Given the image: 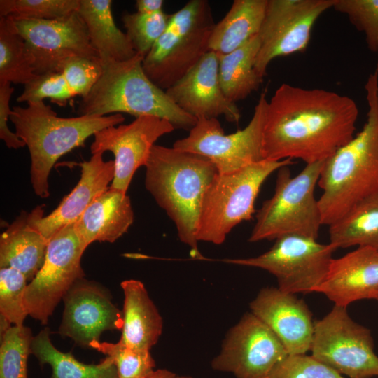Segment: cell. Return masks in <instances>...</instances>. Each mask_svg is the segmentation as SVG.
Listing matches in <instances>:
<instances>
[{
    "label": "cell",
    "instance_id": "29",
    "mask_svg": "<svg viewBox=\"0 0 378 378\" xmlns=\"http://www.w3.org/2000/svg\"><path fill=\"white\" fill-rule=\"evenodd\" d=\"M329 226V238L337 249L367 246L378 250V192L352 206Z\"/></svg>",
    "mask_w": 378,
    "mask_h": 378
},
{
    "label": "cell",
    "instance_id": "37",
    "mask_svg": "<svg viewBox=\"0 0 378 378\" xmlns=\"http://www.w3.org/2000/svg\"><path fill=\"white\" fill-rule=\"evenodd\" d=\"M74 96L76 94L64 74L58 71L38 75L24 85V90L17 101L29 103L50 99L57 104H65Z\"/></svg>",
    "mask_w": 378,
    "mask_h": 378
},
{
    "label": "cell",
    "instance_id": "31",
    "mask_svg": "<svg viewBox=\"0 0 378 378\" xmlns=\"http://www.w3.org/2000/svg\"><path fill=\"white\" fill-rule=\"evenodd\" d=\"M34 336L23 326H11L1 335L0 378H28L27 360Z\"/></svg>",
    "mask_w": 378,
    "mask_h": 378
},
{
    "label": "cell",
    "instance_id": "7",
    "mask_svg": "<svg viewBox=\"0 0 378 378\" xmlns=\"http://www.w3.org/2000/svg\"><path fill=\"white\" fill-rule=\"evenodd\" d=\"M215 26L206 0H190L172 14L169 25L143 60L149 79L166 91L209 50Z\"/></svg>",
    "mask_w": 378,
    "mask_h": 378
},
{
    "label": "cell",
    "instance_id": "5",
    "mask_svg": "<svg viewBox=\"0 0 378 378\" xmlns=\"http://www.w3.org/2000/svg\"><path fill=\"white\" fill-rule=\"evenodd\" d=\"M144 58L136 53L126 61H101V76L79 102L78 115H153L167 120L175 128L190 130L197 120L181 109L149 79L143 69Z\"/></svg>",
    "mask_w": 378,
    "mask_h": 378
},
{
    "label": "cell",
    "instance_id": "32",
    "mask_svg": "<svg viewBox=\"0 0 378 378\" xmlns=\"http://www.w3.org/2000/svg\"><path fill=\"white\" fill-rule=\"evenodd\" d=\"M172 14L163 10L153 14L125 13L122 20L134 50L145 56L167 29Z\"/></svg>",
    "mask_w": 378,
    "mask_h": 378
},
{
    "label": "cell",
    "instance_id": "25",
    "mask_svg": "<svg viewBox=\"0 0 378 378\" xmlns=\"http://www.w3.org/2000/svg\"><path fill=\"white\" fill-rule=\"evenodd\" d=\"M111 6V0H80L78 13L101 61H126L136 52L126 33L116 26Z\"/></svg>",
    "mask_w": 378,
    "mask_h": 378
},
{
    "label": "cell",
    "instance_id": "21",
    "mask_svg": "<svg viewBox=\"0 0 378 378\" xmlns=\"http://www.w3.org/2000/svg\"><path fill=\"white\" fill-rule=\"evenodd\" d=\"M103 154L96 153L80 163V178L76 186L56 209L36 219V225L47 240L62 227L75 223L94 199L109 188L114 178V161H104Z\"/></svg>",
    "mask_w": 378,
    "mask_h": 378
},
{
    "label": "cell",
    "instance_id": "19",
    "mask_svg": "<svg viewBox=\"0 0 378 378\" xmlns=\"http://www.w3.org/2000/svg\"><path fill=\"white\" fill-rule=\"evenodd\" d=\"M250 309L276 335L288 354L311 350L314 330L312 314L295 294L279 288H264L250 303Z\"/></svg>",
    "mask_w": 378,
    "mask_h": 378
},
{
    "label": "cell",
    "instance_id": "34",
    "mask_svg": "<svg viewBox=\"0 0 378 378\" xmlns=\"http://www.w3.org/2000/svg\"><path fill=\"white\" fill-rule=\"evenodd\" d=\"M80 0H1L0 16L53 20L78 11Z\"/></svg>",
    "mask_w": 378,
    "mask_h": 378
},
{
    "label": "cell",
    "instance_id": "38",
    "mask_svg": "<svg viewBox=\"0 0 378 378\" xmlns=\"http://www.w3.org/2000/svg\"><path fill=\"white\" fill-rule=\"evenodd\" d=\"M269 378H344L313 356L288 354L272 370Z\"/></svg>",
    "mask_w": 378,
    "mask_h": 378
},
{
    "label": "cell",
    "instance_id": "10",
    "mask_svg": "<svg viewBox=\"0 0 378 378\" xmlns=\"http://www.w3.org/2000/svg\"><path fill=\"white\" fill-rule=\"evenodd\" d=\"M312 356L349 378L378 376V356L370 330L356 323L346 307L335 305L314 321Z\"/></svg>",
    "mask_w": 378,
    "mask_h": 378
},
{
    "label": "cell",
    "instance_id": "43",
    "mask_svg": "<svg viewBox=\"0 0 378 378\" xmlns=\"http://www.w3.org/2000/svg\"><path fill=\"white\" fill-rule=\"evenodd\" d=\"M176 378H192V377L190 376L183 375V376H176Z\"/></svg>",
    "mask_w": 378,
    "mask_h": 378
},
{
    "label": "cell",
    "instance_id": "22",
    "mask_svg": "<svg viewBox=\"0 0 378 378\" xmlns=\"http://www.w3.org/2000/svg\"><path fill=\"white\" fill-rule=\"evenodd\" d=\"M44 214V205L30 212L22 211L0 237V268H13L31 281L43 265L48 240L36 221Z\"/></svg>",
    "mask_w": 378,
    "mask_h": 378
},
{
    "label": "cell",
    "instance_id": "9",
    "mask_svg": "<svg viewBox=\"0 0 378 378\" xmlns=\"http://www.w3.org/2000/svg\"><path fill=\"white\" fill-rule=\"evenodd\" d=\"M336 249L330 243L290 234L276 239L270 250L258 256L223 261L265 270L276 278L279 289L306 294L315 292L324 281Z\"/></svg>",
    "mask_w": 378,
    "mask_h": 378
},
{
    "label": "cell",
    "instance_id": "39",
    "mask_svg": "<svg viewBox=\"0 0 378 378\" xmlns=\"http://www.w3.org/2000/svg\"><path fill=\"white\" fill-rule=\"evenodd\" d=\"M61 71L76 96L85 97L102 73L100 58L74 57L66 60L57 71Z\"/></svg>",
    "mask_w": 378,
    "mask_h": 378
},
{
    "label": "cell",
    "instance_id": "41",
    "mask_svg": "<svg viewBox=\"0 0 378 378\" xmlns=\"http://www.w3.org/2000/svg\"><path fill=\"white\" fill-rule=\"evenodd\" d=\"M164 1L162 0H137L136 8L141 14H153L162 11Z\"/></svg>",
    "mask_w": 378,
    "mask_h": 378
},
{
    "label": "cell",
    "instance_id": "12",
    "mask_svg": "<svg viewBox=\"0 0 378 378\" xmlns=\"http://www.w3.org/2000/svg\"><path fill=\"white\" fill-rule=\"evenodd\" d=\"M268 101L262 93L252 118L243 129L225 134L217 118L198 119L185 138L173 148L200 155L209 160L218 173L227 174L263 160L262 130Z\"/></svg>",
    "mask_w": 378,
    "mask_h": 378
},
{
    "label": "cell",
    "instance_id": "18",
    "mask_svg": "<svg viewBox=\"0 0 378 378\" xmlns=\"http://www.w3.org/2000/svg\"><path fill=\"white\" fill-rule=\"evenodd\" d=\"M166 93L183 111L200 118H217L223 115L238 123L241 113L235 103L225 96L218 77V55L206 52L183 78Z\"/></svg>",
    "mask_w": 378,
    "mask_h": 378
},
{
    "label": "cell",
    "instance_id": "24",
    "mask_svg": "<svg viewBox=\"0 0 378 378\" xmlns=\"http://www.w3.org/2000/svg\"><path fill=\"white\" fill-rule=\"evenodd\" d=\"M120 286L124 304L119 341L134 349L150 351L162 334V316L141 281L127 279Z\"/></svg>",
    "mask_w": 378,
    "mask_h": 378
},
{
    "label": "cell",
    "instance_id": "15",
    "mask_svg": "<svg viewBox=\"0 0 378 378\" xmlns=\"http://www.w3.org/2000/svg\"><path fill=\"white\" fill-rule=\"evenodd\" d=\"M288 355L270 328L248 312L228 330L211 367L232 373L236 378H269L276 365Z\"/></svg>",
    "mask_w": 378,
    "mask_h": 378
},
{
    "label": "cell",
    "instance_id": "27",
    "mask_svg": "<svg viewBox=\"0 0 378 378\" xmlns=\"http://www.w3.org/2000/svg\"><path fill=\"white\" fill-rule=\"evenodd\" d=\"M260 48L255 36L237 50L218 55V77L222 90L230 102L246 99L257 91L262 78L255 70V62Z\"/></svg>",
    "mask_w": 378,
    "mask_h": 378
},
{
    "label": "cell",
    "instance_id": "44",
    "mask_svg": "<svg viewBox=\"0 0 378 378\" xmlns=\"http://www.w3.org/2000/svg\"><path fill=\"white\" fill-rule=\"evenodd\" d=\"M375 300H377L378 301V294L376 295V297L374 298Z\"/></svg>",
    "mask_w": 378,
    "mask_h": 378
},
{
    "label": "cell",
    "instance_id": "6",
    "mask_svg": "<svg viewBox=\"0 0 378 378\" xmlns=\"http://www.w3.org/2000/svg\"><path fill=\"white\" fill-rule=\"evenodd\" d=\"M324 162L307 164L294 176L289 166L278 169L274 193L258 210L249 241L290 234L318 239L323 224L314 191Z\"/></svg>",
    "mask_w": 378,
    "mask_h": 378
},
{
    "label": "cell",
    "instance_id": "35",
    "mask_svg": "<svg viewBox=\"0 0 378 378\" xmlns=\"http://www.w3.org/2000/svg\"><path fill=\"white\" fill-rule=\"evenodd\" d=\"M27 282L20 272L0 269V315L13 326H23L28 316L24 303Z\"/></svg>",
    "mask_w": 378,
    "mask_h": 378
},
{
    "label": "cell",
    "instance_id": "16",
    "mask_svg": "<svg viewBox=\"0 0 378 378\" xmlns=\"http://www.w3.org/2000/svg\"><path fill=\"white\" fill-rule=\"evenodd\" d=\"M175 129L167 120L139 116L129 124L110 126L96 132L90 151L92 155L105 151L113 154L115 173L110 187L127 193L136 171L146 166L155 141Z\"/></svg>",
    "mask_w": 378,
    "mask_h": 378
},
{
    "label": "cell",
    "instance_id": "8",
    "mask_svg": "<svg viewBox=\"0 0 378 378\" xmlns=\"http://www.w3.org/2000/svg\"><path fill=\"white\" fill-rule=\"evenodd\" d=\"M293 163L290 159H263L231 173H217L203 197L198 241L222 244L236 225L252 218L255 199L267 177Z\"/></svg>",
    "mask_w": 378,
    "mask_h": 378
},
{
    "label": "cell",
    "instance_id": "11",
    "mask_svg": "<svg viewBox=\"0 0 378 378\" xmlns=\"http://www.w3.org/2000/svg\"><path fill=\"white\" fill-rule=\"evenodd\" d=\"M86 248L75 223L62 227L50 237L43 265L24 291L29 316L47 324L71 287L84 277L81 258Z\"/></svg>",
    "mask_w": 378,
    "mask_h": 378
},
{
    "label": "cell",
    "instance_id": "36",
    "mask_svg": "<svg viewBox=\"0 0 378 378\" xmlns=\"http://www.w3.org/2000/svg\"><path fill=\"white\" fill-rule=\"evenodd\" d=\"M332 8L364 33L370 50L378 51V0H335Z\"/></svg>",
    "mask_w": 378,
    "mask_h": 378
},
{
    "label": "cell",
    "instance_id": "1",
    "mask_svg": "<svg viewBox=\"0 0 378 378\" xmlns=\"http://www.w3.org/2000/svg\"><path fill=\"white\" fill-rule=\"evenodd\" d=\"M358 108L351 97L283 83L267 102L263 159L325 161L354 136Z\"/></svg>",
    "mask_w": 378,
    "mask_h": 378
},
{
    "label": "cell",
    "instance_id": "17",
    "mask_svg": "<svg viewBox=\"0 0 378 378\" xmlns=\"http://www.w3.org/2000/svg\"><path fill=\"white\" fill-rule=\"evenodd\" d=\"M64 312L59 333L77 345L90 348L106 330H121L122 312L113 304L107 288L81 278L63 298Z\"/></svg>",
    "mask_w": 378,
    "mask_h": 378
},
{
    "label": "cell",
    "instance_id": "30",
    "mask_svg": "<svg viewBox=\"0 0 378 378\" xmlns=\"http://www.w3.org/2000/svg\"><path fill=\"white\" fill-rule=\"evenodd\" d=\"M37 76L28 57L22 37L0 16V83L26 85Z\"/></svg>",
    "mask_w": 378,
    "mask_h": 378
},
{
    "label": "cell",
    "instance_id": "20",
    "mask_svg": "<svg viewBox=\"0 0 378 378\" xmlns=\"http://www.w3.org/2000/svg\"><path fill=\"white\" fill-rule=\"evenodd\" d=\"M315 292L335 305L346 307L357 300L374 299L378 294V250L358 247L332 259L326 277Z\"/></svg>",
    "mask_w": 378,
    "mask_h": 378
},
{
    "label": "cell",
    "instance_id": "42",
    "mask_svg": "<svg viewBox=\"0 0 378 378\" xmlns=\"http://www.w3.org/2000/svg\"><path fill=\"white\" fill-rule=\"evenodd\" d=\"M176 374L167 369L155 370L145 378H176Z\"/></svg>",
    "mask_w": 378,
    "mask_h": 378
},
{
    "label": "cell",
    "instance_id": "3",
    "mask_svg": "<svg viewBox=\"0 0 378 378\" xmlns=\"http://www.w3.org/2000/svg\"><path fill=\"white\" fill-rule=\"evenodd\" d=\"M145 186L174 222L179 239L201 258L197 229L204 193L218 171L207 158L154 145L146 164Z\"/></svg>",
    "mask_w": 378,
    "mask_h": 378
},
{
    "label": "cell",
    "instance_id": "14",
    "mask_svg": "<svg viewBox=\"0 0 378 378\" xmlns=\"http://www.w3.org/2000/svg\"><path fill=\"white\" fill-rule=\"evenodd\" d=\"M335 0H267L258 34L260 48L255 70L263 79L275 58L304 51L318 18Z\"/></svg>",
    "mask_w": 378,
    "mask_h": 378
},
{
    "label": "cell",
    "instance_id": "28",
    "mask_svg": "<svg viewBox=\"0 0 378 378\" xmlns=\"http://www.w3.org/2000/svg\"><path fill=\"white\" fill-rule=\"evenodd\" d=\"M31 351L41 366H50V378H118L114 361L109 356L97 364H86L78 360L71 353L56 349L48 328L34 336Z\"/></svg>",
    "mask_w": 378,
    "mask_h": 378
},
{
    "label": "cell",
    "instance_id": "13",
    "mask_svg": "<svg viewBox=\"0 0 378 378\" xmlns=\"http://www.w3.org/2000/svg\"><path fill=\"white\" fill-rule=\"evenodd\" d=\"M6 18L24 39L36 76L57 71L66 60L74 57L99 58L78 11L53 20Z\"/></svg>",
    "mask_w": 378,
    "mask_h": 378
},
{
    "label": "cell",
    "instance_id": "40",
    "mask_svg": "<svg viewBox=\"0 0 378 378\" xmlns=\"http://www.w3.org/2000/svg\"><path fill=\"white\" fill-rule=\"evenodd\" d=\"M11 83H0V138L6 144V146L12 149H18L25 146L21 140L8 127V121L12 110L10 108V100L14 88Z\"/></svg>",
    "mask_w": 378,
    "mask_h": 378
},
{
    "label": "cell",
    "instance_id": "2",
    "mask_svg": "<svg viewBox=\"0 0 378 378\" xmlns=\"http://www.w3.org/2000/svg\"><path fill=\"white\" fill-rule=\"evenodd\" d=\"M368 106L362 130L325 160L318 184L322 224L330 225L378 192V64L365 85Z\"/></svg>",
    "mask_w": 378,
    "mask_h": 378
},
{
    "label": "cell",
    "instance_id": "33",
    "mask_svg": "<svg viewBox=\"0 0 378 378\" xmlns=\"http://www.w3.org/2000/svg\"><path fill=\"white\" fill-rule=\"evenodd\" d=\"M90 348L111 357L117 368L118 378H145L155 370V362L150 351L130 348L117 343L92 342Z\"/></svg>",
    "mask_w": 378,
    "mask_h": 378
},
{
    "label": "cell",
    "instance_id": "4",
    "mask_svg": "<svg viewBox=\"0 0 378 378\" xmlns=\"http://www.w3.org/2000/svg\"><path fill=\"white\" fill-rule=\"evenodd\" d=\"M27 104L26 107L14 106L9 120L17 136L28 148L31 184L35 194L41 198L50 195L49 175L62 155L83 146L96 132L125 120L121 113L62 118L44 101Z\"/></svg>",
    "mask_w": 378,
    "mask_h": 378
},
{
    "label": "cell",
    "instance_id": "26",
    "mask_svg": "<svg viewBox=\"0 0 378 378\" xmlns=\"http://www.w3.org/2000/svg\"><path fill=\"white\" fill-rule=\"evenodd\" d=\"M267 0H234L211 32L209 48L218 55L240 48L260 31Z\"/></svg>",
    "mask_w": 378,
    "mask_h": 378
},
{
    "label": "cell",
    "instance_id": "23",
    "mask_svg": "<svg viewBox=\"0 0 378 378\" xmlns=\"http://www.w3.org/2000/svg\"><path fill=\"white\" fill-rule=\"evenodd\" d=\"M133 221L130 197L109 186L88 206L75 226L88 247L94 241H115L127 232Z\"/></svg>",
    "mask_w": 378,
    "mask_h": 378
}]
</instances>
